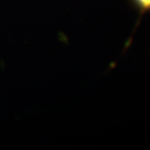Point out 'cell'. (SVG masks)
I'll list each match as a JSON object with an SVG mask.
<instances>
[{
  "mask_svg": "<svg viewBox=\"0 0 150 150\" xmlns=\"http://www.w3.org/2000/svg\"><path fill=\"white\" fill-rule=\"evenodd\" d=\"M131 2L140 14L150 12V0H131Z\"/></svg>",
  "mask_w": 150,
  "mask_h": 150,
  "instance_id": "6da1fadb",
  "label": "cell"
}]
</instances>
